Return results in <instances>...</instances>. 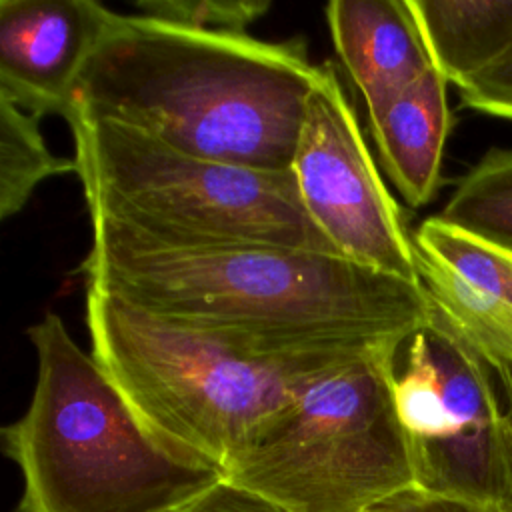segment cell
<instances>
[{"mask_svg": "<svg viewBox=\"0 0 512 512\" xmlns=\"http://www.w3.org/2000/svg\"><path fill=\"white\" fill-rule=\"evenodd\" d=\"M86 286L158 318L278 354L408 340L432 316L424 284L332 254L262 246H168L90 220Z\"/></svg>", "mask_w": 512, "mask_h": 512, "instance_id": "cell-1", "label": "cell"}, {"mask_svg": "<svg viewBox=\"0 0 512 512\" xmlns=\"http://www.w3.org/2000/svg\"><path fill=\"white\" fill-rule=\"evenodd\" d=\"M118 12L94 0L0 2V98L66 118L74 86Z\"/></svg>", "mask_w": 512, "mask_h": 512, "instance_id": "cell-9", "label": "cell"}, {"mask_svg": "<svg viewBox=\"0 0 512 512\" xmlns=\"http://www.w3.org/2000/svg\"><path fill=\"white\" fill-rule=\"evenodd\" d=\"M448 82L434 66L402 92L368 108L380 162L408 206L428 204L440 186L446 138L452 128Z\"/></svg>", "mask_w": 512, "mask_h": 512, "instance_id": "cell-12", "label": "cell"}, {"mask_svg": "<svg viewBox=\"0 0 512 512\" xmlns=\"http://www.w3.org/2000/svg\"><path fill=\"white\" fill-rule=\"evenodd\" d=\"M498 390L502 398V408H504V426H506V444H508V458H510V470H512V366L502 364L490 368Z\"/></svg>", "mask_w": 512, "mask_h": 512, "instance_id": "cell-20", "label": "cell"}, {"mask_svg": "<svg viewBox=\"0 0 512 512\" xmlns=\"http://www.w3.org/2000/svg\"><path fill=\"white\" fill-rule=\"evenodd\" d=\"M458 92L464 108L512 120V48Z\"/></svg>", "mask_w": 512, "mask_h": 512, "instance_id": "cell-17", "label": "cell"}, {"mask_svg": "<svg viewBox=\"0 0 512 512\" xmlns=\"http://www.w3.org/2000/svg\"><path fill=\"white\" fill-rule=\"evenodd\" d=\"M76 174V160L54 154L40 118L0 98V216L18 214L40 182L58 174Z\"/></svg>", "mask_w": 512, "mask_h": 512, "instance_id": "cell-14", "label": "cell"}, {"mask_svg": "<svg viewBox=\"0 0 512 512\" xmlns=\"http://www.w3.org/2000/svg\"><path fill=\"white\" fill-rule=\"evenodd\" d=\"M318 72L300 38L266 42L118 14L64 120H112L190 156L290 172Z\"/></svg>", "mask_w": 512, "mask_h": 512, "instance_id": "cell-2", "label": "cell"}, {"mask_svg": "<svg viewBox=\"0 0 512 512\" xmlns=\"http://www.w3.org/2000/svg\"><path fill=\"white\" fill-rule=\"evenodd\" d=\"M86 326L90 354L146 432L176 460L220 474L312 376L388 342L278 354L158 318L92 286Z\"/></svg>", "mask_w": 512, "mask_h": 512, "instance_id": "cell-3", "label": "cell"}, {"mask_svg": "<svg viewBox=\"0 0 512 512\" xmlns=\"http://www.w3.org/2000/svg\"><path fill=\"white\" fill-rule=\"evenodd\" d=\"M166 512H282L268 500L238 488L222 476L186 496Z\"/></svg>", "mask_w": 512, "mask_h": 512, "instance_id": "cell-18", "label": "cell"}, {"mask_svg": "<svg viewBox=\"0 0 512 512\" xmlns=\"http://www.w3.org/2000/svg\"><path fill=\"white\" fill-rule=\"evenodd\" d=\"M494 380L432 302L430 320L406 342L394 386L416 490L512 512L504 408Z\"/></svg>", "mask_w": 512, "mask_h": 512, "instance_id": "cell-7", "label": "cell"}, {"mask_svg": "<svg viewBox=\"0 0 512 512\" xmlns=\"http://www.w3.org/2000/svg\"><path fill=\"white\" fill-rule=\"evenodd\" d=\"M380 342L312 376L222 478L282 512H372L416 490L396 408V358Z\"/></svg>", "mask_w": 512, "mask_h": 512, "instance_id": "cell-6", "label": "cell"}, {"mask_svg": "<svg viewBox=\"0 0 512 512\" xmlns=\"http://www.w3.org/2000/svg\"><path fill=\"white\" fill-rule=\"evenodd\" d=\"M68 126L90 220L168 246L262 244L338 256L292 172L190 156L112 120Z\"/></svg>", "mask_w": 512, "mask_h": 512, "instance_id": "cell-5", "label": "cell"}, {"mask_svg": "<svg viewBox=\"0 0 512 512\" xmlns=\"http://www.w3.org/2000/svg\"><path fill=\"white\" fill-rule=\"evenodd\" d=\"M372 512H378V510H372Z\"/></svg>", "mask_w": 512, "mask_h": 512, "instance_id": "cell-21", "label": "cell"}, {"mask_svg": "<svg viewBox=\"0 0 512 512\" xmlns=\"http://www.w3.org/2000/svg\"><path fill=\"white\" fill-rule=\"evenodd\" d=\"M290 172L332 250L362 268L422 284L414 240L330 64L308 96Z\"/></svg>", "mask_w": 512, "mask_h": 512, "instance_id": "cell-8", "label": "cell"}, {"mask_svg": "<svg viewBox=\"0 0 512 512\" xmlns=\"http://www.w3.org/2000/svg\"><path fill=\"white\" fill-rule=\"evenodd\" d=\"M28 338L34 392L2 428L22 476L16 512H166L222 476L170 456L58 314L46 312Z\"/></svg>", "mask_w": 512, "mask_h": 512, "instance_id": "cell-4", "label": "cell"}, {"mask_svg": "<svg viewBox=\"0 0 512 512\" xmlns=\"http://www.w3.org/2000/svg\"><path fill=\"white\" fill-rule=\"evenodd\" d=\"M374 510L378 512H502L494 506L460 500V498L436 496L422 490L404 492Z\"/></svg>", "mask_w": 512, "mask_h": 512, "instance_id": "cell-19", "label": "cell"}, {"mask_svg": "<svg viewBox=\"0 0 512 512\" xmlns=\"http://www.w3.org/2000/svg\"><path fill=\"white\" fill-rule=\"evenodd\" d=\"M438 216L512 250V150L490 148L460 178Z\"/></svg>", "mask_w": 512, "mask_h": 512, "instance_id": "cell-15", "label": "cell"}, {"mask_svg": "<svg viewBox=\"0 0 512 512\" xmlns=\"http://www.w3.org/2000/svg\"><path fill=\"white\" fill-rule=\"evenodd\" d=\"M326 24L366 108L386 102L432 68L408 0H332Z\"/></svg>", "mask_w": 512, "mask_h": 512, "instance_id": "cell-11", "label": "cell"}, {"mask_svg": "<svg viewBox=\"0 0 512 512\" xmlns=\"http://www.w3.org/2000/svg\"><path fill=\"white\" fill-rule=\"evenodd\" d=\"M434 70L458 90L512 48V0H408Z\"/></svg>", "mask_w": 512, "mask_h": 512, "instance_id": "cell-13", "label": "cell"}, {"mask_svg": "<svg viewBox=\"0 0 512 512\" xmlns=\"http://www.w3.org/2000/svg\"><path fill=\"white\" fill-rule=\"evenodd\" d=\"M140 16L208 32L246 34L268 10L266 0H140Z\"/></svg>", "mask_w": 512, "mask_h": 512, "instance_id": "cell-16", "label": "cell"}, {"mask_svg": "<svg viewBox=\"0 0 512 512\" xmlns=\"http://www.w3.org/2000/svg\"><path fill=\"white\" fill-rule=\"evenodd\" d=\"M420 280L448 322L490 366H512V250L426 218L412 236Z\"/></svg>", "mask_w": 512, "mask_h": 512, "instance_id": "cell-10", "label": "cell"}]
</instances>
